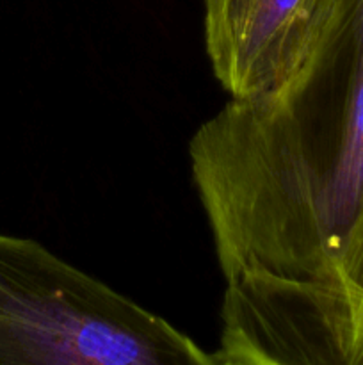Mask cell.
<instances>
[{"label": "cell", "instance_id": "6da1fadb", "mask_svg": "<svg viewBox=\"0 0 363 365\" xmlns=\"http://www.w3.org/2000/svg\"><path fill=\"white\" fill-rule=\"evenodd\" d=\"M189 159L224 280H330L363 198V0H337L287 84L199 125Z\"/></svg>", "mask_w": 363, "mask_h": 365}, {"label": "cell", "instance_id": "7a4b0ae2", "mask_svg": "<svg viewBox=\"0 0 363 365\" xmlns=\"http://www.w3.org/2000/svg\"><path fill=\"white\" fill-rule=\"evenodd\" d=\"M0 365H214V356L39 242L0 234Z\"/></svg>", "mask_w": 363, "mask_h": 365}, {"label": "cell", "instance_id": "3957f363", "mask_svg": "<svg viewBox=\"0 0 363 365\" xmlns=\"http://www.w3.org/2000/svg\"><path fill=\"white\" fill-rule=\"evenodd\" d=\"M214 365H352V328L331 282L244 273L226 282Z\"/></svg>", "mask_w": 363, "mask_h": 365}, {"label": "cell", "instance_id": "277c9868", "mask_svg": "<svg viewBox=\"0 0 363 365\" xmlns=\"http://www.w3.org/2000/svg\"><path fill=\"white\" fill-rule=\"evenodd\" d=\"M205 48L231 98L287 84L326 32L337 0H203Z\"/></svg>", "mask_w": 363, "mask_h": 365}, {"label": "cell", "instance_id": "5b68a950", "mask_svg": "<svg viewBox=\"0 0 363 365\" xmlns=\"http://www.w3.org/2000/svg\"><path fill=\"white\" fill-rule=\"evenodd\" d=\"M331 284L347 307L352 328V365H363V198L333 264Z\"/></svg>", "mask_w": 363, "mask_h": 365}]
</instances>
